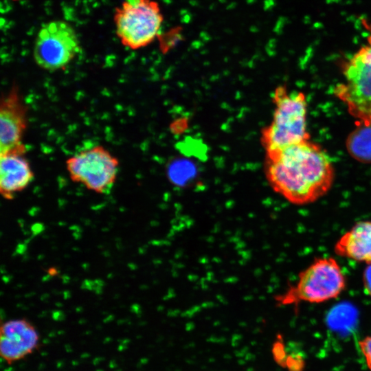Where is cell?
<instances>
[{"label": "cell", "mask_w": 371, "mask_h": 371, "mask_svg": "<svg viewBox=\"0 0 371 371\" xmlns=\"http://www.w3.org/2000/svg\"><path fill=\"white\" fill-rule=\"evenodd\" d=\"M265 170L273 190L297 205L324 196L335 178L330 157L310 139L267 153Z\"/></svg>", "instance_id": "6da1fadb"}, {"label": "cell", "mask_w": 371, "mask_h": 371, "mask_svg": "<svg viewBox=\"0 0 371 371\" xmlns=\"http://www.w3.org/2000/svg\"><path fill=\"white\" fill-rule=\"evenodd\" d=\"M26 152L24 144L0 154V192L4 199H13L34 179V173L25 156Z\"/></svg>", "instance_id": "30bf717a"}, {"label": "cell", "mask_w": 371, "mask_h": 371, "mask_svg": "<svg viewBox=\"0 0 371 371\" xmlns=\"http://www.w3.org/2000/svg\"><path fill=\"white\" fill-rule=\"evenodd\" d=\"M357 124L356 128L347 137V150L356 160L371 163V125Z\"/></svg>", "instance_id": "7c38bea8"}, {"label": "cell", "mask_w": 371, "mask_h": 371, "mask_svg": "<svg viewBox=\"0 0 371 371\" xmlns=\"http://www.w3.org/2000/svg\"><path fill=\"white\" fill-rule=\"evenodd\" d=\"M80 50L78 36L67 22L54 20L44 23L36 36L33 57L47 71L65 68Z\"/></svg>", "instance_id": "52a82bcc"}, {"label": "cell", "mask_w": 371, "mask_h": 371, "mask_svg": "<svg viewBox=\"0 0 371 371\" xmlns=\"http://www.w3.org/2000/svg\"><path fill=\"white\" fill-rule=\"evenodd\" d=\"M359 347L368 368L371 370V335H368L361 339L359 341Z\"/></svg>", "instance_id": "4fadbf2b"}, {"label": "cell", "mask_w": 371, "mask_h": 371, "mask_svg": "<svg viewBox=\"0 0 371 371\" xmlns=\"http://www.w3.org/2000/svg\"><path fill=\"white\" fill-rule=\"evenodd\" d=\"M333 249L337 256L371 265V220L356 222L339 238Z\"/></svg>", "instance_id": "8fae6325"}, {"label": "cell", "mask_w": 371, "mask_h": 371, "mask_svg": "<svg viewBox=\"0 0 371 371\" xmlns=\"http://www.w3.org/2000/svg\"><path fill=\"white\" fill-rule=\"evenodd\" d=\"M163 19L155 0H123L113 15L117 38L124 46L134 50L159 37Z\"/></svg>", "instance_id": "277c9868"}, {"label": "cell", "mask_w": 371, "mask_h": 371, "mask_svg": "<svg viewBox=\"0 0 371 371\" xmlns=\"http://www.w3.org/2000/svg\"><path fill=\"white\" fill-rule=\"evenodd\" d=\"M346 286V277L338 261L333 257L319 256L299 273L295 283L275 299L279 306L320 304L338 297Z\"/></svg>", "instance_id": "7a4b0ae2"}, {"label": "cell", "mask_w": 371, "mask_h": 371, "mask_svg": "<svg viewBox=\"0 0 371 371\" xmlns=\"http://www.w3.org/2000/svg\"><path fill=\"white\" fill-rule=\"evenodd\" d=\"M119 168L118 159L102 145L81 150L66 160L71 180L98 194L111 192Z\"/></svg>", "instance_id": "8992f818"}, {"label": "cell", "mask_w": 371, "mask_h": 371, "mask_svg": "<svg viewBox=\"0 0 371 371\" xmlns=\"http://www.w3.org/2000/svg\"><path fill=\"white\" fill-rule=\"evenodd\" d=\"M363 285L364 288L369 295L371 296V265L363 273Z\"/></svg>", "instance_id": "5bb4252c"}, {"label": "cell", "mask_w": 371, "mask_h": 371, "mask_svg": "<svg viewBox=\"0 0 371 371\" xmlns=\"http://www.w3.org/2000/svg\"><path fill=\"white\" fill-rule=\"evenodd\" d=\"M343 82L334 89L359 124L371 125V49L361 46L342 64Z\"/></svg>", "instance_id": "5b68a950"}, {"label": "cell", "mask_w": 371, "mask_h": 371, "mask_svg": "<svg viewBox=\"0 0 371 371\" xmlns=\"http://www.w3.org/2000/svg\"><path fill=\"white\" fill-rule=\"evenodd\" d=\"M27 111L19 88L13 86L1 100L0 154L24 145L22 138L27 128Z\"/></svg>", "instance_id": "ba28073f"}, {"label": "cell", "mask_w": 371, "mask_h": 371, "mask_svg": "<svg viewBox=\"0 0 371 371\" xmlns=\"http://www.w3.org/2000/svg\"><path fill=\"white\" fill-rule=\"evenodd\" d=\"M273 118L262 136L267 153H273L309 139L307 131V101L301 91L278 87L274 93Z\"/></svg>", "instance_id": "3957f363"}, {"label": "cell", "mask_w": 371, "mask_h": 371, "mask_svg": "<svg viewBox=\"0 0 371 371\" xmlns=\"http://www.w3.org/2000/svg\"><path fill=\"white\" fill-rule=\"evenodd\" d=\"M40 335L36 328L25 319H14L1 324L0 355L9 364L19 361L36 350Z\"/></svg>", "instance_id": "9c48e42d"}]
</instances>
